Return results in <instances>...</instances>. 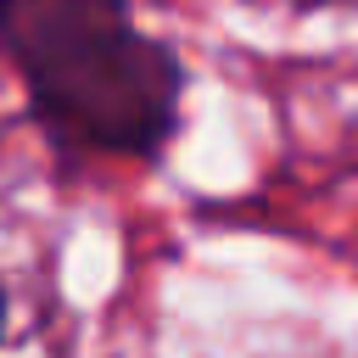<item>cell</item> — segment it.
<instances>
[{
  "instance_id": "6da1fadb",
  "label": "cell",
  "mask_w": 358,
  "mask_h": 358,
  "mask_svg": "<svg viewBox=\"0 0 358 358\" xmlns=\"http://www.w3.org/2000/svg\"><path fill=\"white\" fill-rule=\"evenodd\" d=\"M0 56L67 145L134 157L173 123L179 62L140 34L123 0H0Z\"/></svg>"
},
{
  "instance_id": "7a4b0ae2",
  "label": "cell",
  "mask_w": 358,
  "mask_h": 358,
  "mask_svg": "<svg viewBox=\"0 0 358 358\" xmlns=\"http://www.w3.org/2000/svg\"><path fill=\"white\" fill-rule=\"evenodd\" d=\"M308 6H358V0H308Z\"/></svg>"
}]
</instances>
